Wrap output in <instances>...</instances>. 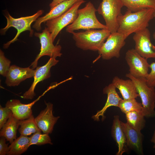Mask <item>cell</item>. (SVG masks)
<instances>
[{"instance_id": "obj_1", "label": "cell", "mask_w": 155, "mask_h": 155, "mask_svg": "<svg viewBox=\"0 0 155 155\" xmlns=\"http://www.w3.org/2000/svg\"><path fill=\"white\" fill-rule=\"evenodd\" d=\"M155 9L148 8L136 12L127 10L117 19L118 28L117 32L124 35L127 38L131 34L135 33L149 25L150 22L154 18Z\"/></svg>"}, {"instance_id": "obj_2", "label": "cell", "mask_w": 155, "mask_h": 155, "mask_svg": "<svg viewBox=\"0 0 155 155\" xmlns=\"http://www.w3.org/2000/svg\"><path fill=\"white\" fill-rule=\"evenodd\" d=\"M76 46L83 50L98 51L111 33L107 29L71 32Z\"/></svg>"}, {"instance_id": "obj_3", "label": "cell", "mask_w": 155, "mask_h": 155, "mask_svg": "<svg viewBox=\"0 0 155 155\" xmlns=\"http://www.w3.org/2000/svg\"><path fill=\"white\" fill-rule=\"evenodd\" d=\"M96 11L97 9L93 4L91 1L88 2L84 7L78 9L77 18L73 23L66 27V32L71 33L80 29H107L106 25L97 19Z\"/></svg>"}, {"instance_id": "obj_4", "label": "cell", "mask_w": 155, "mask_h": 155, "mask_svg": "<svg viewBox=\"0 0 155 155\" xmlns=\"http://www.w3.org/2000/svg\"><path fill=\"white\" fill-rule=\"evenodd\" d=\"M126 76L131 80L134 83L137 92L140 97L143 106L142 112L145 117H155V87L149 86L147 84L146 78H137L129 73Z\"/></svg>"}, {"instance_id": "obj_5", "label": "cell", "mask_w": 155, "mask_h": 155, "mask_svg": "<svg viewBox=\"0 0 155 155\" xmlns=\"http://www.w3.org/2000/svg\"><path fill=\"white\" fill-rule=\"evenodd\" d=\"M43 10H39L32 15L17 18H13L7 12L5 16L7 20V25L4 28L1 29L0 33L2 35H4L8 29L11 27L15 28L17 30V33L13 39L4 44V48H7L10 44L18 40V37L23 32L27 30L29 31L30 36H32L34 31L31 28V25L43 13Z\"/></svg>"}, {"instance_id": "obj_6", "label": "cell", "mask_w": 155, "mask_h": 155, "mask_svg": "<svg viewBox=\"0 0 155 155\" xmlns=\"http://www.w3.org/2000/svg\"><path fill=\"white\" fill-rule=\"evenodd\" d=\"M123 6L121 0H102L98 7L97 11L103 17L107 29L111 33L117 32V19L122 14Z\"/></svg>"}, {"instance_id": "obj_7", "label": "cell", "mask_w": 155, "mask_h": 155, "mask_svg": "<svg viewBox=\"0 0 155 155\" xmlns=\"http://www.w3.org/2000/svg\"><path fill=\"white\" fill-rule=\"evenodd\" d=\"M85 0L79 1L60 16L47 21L46 25L51 33L54 42L60 32L65 27L73 23L77 18L78 11Z\"/></svg>"}, {"instance_id": "obj_8", "label": "cell", "mask_w": 155, "mask_h": 155, "mask_svg": "<svg viewBox=\"0 0 155 155\" xmlns=\"http://www.w3.org/2000/svg\"><path fill=\"white\" fill-rule=\"evenodd\" d=\"M35 36L38 37L41 44L40 52L30 66L32 69L36 67L38 61L42 56L46 55L51 57H60L61 47L60 45H54L51 33L47 28L45 27L41 33L35 32Z\"/></svg>"}, {"instance_id": "obj_9", "label": "cell", "mask_w": 155, "mask_h": 155, "mask_svg": "<svg viewBox=\"0 0 155 155\" xmlns=\"http://www.w3.org/2000/svg\"><path fill=\"white\" fill-rule=\"evenodd\" d=\"M126 38L124 35L117 32L111 33L98 51L99 55L104 60L119 58L120 51L125 45Z\"/></svg>"}, {"instance_id": "obj_10", "label": "cell", "mask_w": 155, "mask_h": 155, "mask_svg": "<svg viewBox=\"0 0 155 155\" xmlns=\"http://www.w3.org/2000/svg\"><path fill=\"white\" fill-rule=\"evenodd\" d=\"M125 58L129 67L130 75L135 78H146L150 68L147 59L141 56L134 49L127 50Z\"/></svg>"}, {"instance_id": "obj_11", "label": "cell", "mask_w": 155, "mask_h": 155, "mask_svg": "<svg viewBox=\"0 0 155 155\" xmlns=\"http://www.w3.org/2000/svg\"><path fill=\"white\" fill-rule=\"evenodd\" d=\"M150 32L148 28L135 33L133 39L135 49L141 56L147 59L155 58V46L151 42Z\"/></svg>"}, {"instance_id": "obj_12", "label": "cell", "mask_w": 155, "mask_h": 155, "mask_svg": "<svg viewBox=\"0 0 155 155\" xmlns=\"http://www.w3.org/2000/svg\"><path fill=\"white\" fill-rule=\"evenodd\" d=\"M56 58L55 57H51L45 65L36 67L33 82L29 89L23 94L22 97L24 99H32L36 95L34 90L37 84L39 82L50 77L51 68L59 62Z\"/></svg>"}, {"instance_id": "obj_13", "label": "cell", "mask_w": 155, "mask_h": 155, "mask_svg": "<svg viewBox=\"0 0 155 155\" xmlns=\"http://www.w3.org/2000/svg\"><path fill=\"white\" fill-rule=\"evenodd\" d=\"M46 106L35 118L36 122L39 128L43 133H51L55 125L60 117H55L53 113V104L51 102L44 101Z\"/></svg>"}, {"instance_id": "obj_14", "label": "cell", "mask_w": 155, "mask_h": 155, "mask_svg": "<svg viewBox=\"0 0 155 155\" xmlns=\"http://www.w3.org/2000/svg\"><path fill=\"white\" fill-rule=\"evenodd\" d=\"M35 72V70L30 67L22 68L12 65L6 77L5 83L9 86H18L26 79L34 77Z\"/></svg>"}, {"instance_id": "obj_15", "label": "cell", "mask_w": 155, "mask_h": 155, "mask_svg": "<svg viewBox=\"0 0 155 155\" xmlns=\"http://www.w3.org/2000/svg\"><path fill=\"white\" fill-rule=\"evenodd\" d=\"M82 0H66L60 3L51 9L45 16L39 17L35 21L33 27L38 31L41 30L42 23L60 16L75 3Z\"/></svg>"}, {"instance_id": "obj_16", "label": "cell", "mask_w": 155, "mask_h": 155, "mask_svg": "<svg viewBox=\"0 0 155 155\" xmlns=\"http://www.w3.org/2000/svg\"><path fill=\"white\" fill-rule=\"evenodd\" d=\"M121 123L125 135L127 147L138 154H143L142 135L141 131L133 129L127 123L121 121Z\"/></svg>"}, {"instance_id": "obj_17", "label": "cell", "mask_w": 155, "mask_h": 155, "mask_svg": "<svg viewBox=\"0 0 155 155\" xmlns=\"http://www.w3.org/2000/svg\"><path fill=\"white\" fill-rule=\"evenodd\" d=\"M41 96L27 104L22 103L19 100L11 99L7 102L5 106L11 111L13 115L15 118L19 120H23L29 118L32 115V108Z\"/></svg>"}, {"instance_id": "obj_18", "label": "cell", "mask_w": 155, "mask_h": 155, "mask_svg": "<svg viewBox=\"0 0 155 155\" xmlns=\"http://www.w3.org/2000/svg\"><path fill=\"white\" fill-rule=\"evenodd\" d=\"M116 88L115 86L111 83L103 89L104 94L107 95V99L103 108L92 117V118L94 121H98L100 116L102 117V120L103 121L105 119L104 114L109 107L113 106L118 107L122 99L116 92Z\"/></svg>"}, {"instance_id": "obj_19", "label": "cell", "mask_w": 155, "mask_h": 155, "mask_svg": "<svg viewBox=\"0 0 155 155\" xmlns=\"http://www.w3.org/2000/svg\"><path fill=\"white\" fill-rule=\"evenodd\" d=\"M111 132L112 136L118 147L116 155H122L126 152L127 147L125 135L118 115L114 116Z\"/></svg>"}, {"instance_id": "obj_20", "label": "cell", "mask_w": 155, "mask_h": 155, "mask_svg": "<svg viewBox=\"0 0 155 155\" xmlns=\"http://www.w3.org/2000/svg\"><path fill=\"white\" fill-rule=\"evenodd\" d=\"M112 83L119 90L124 100L136 98L139 96L134 83L129 79L125 80L115 76Z\"/></svg>"}, {"instance_id": "obj_21", "label": "cell", "mask_w": 155, "mask_h": 155, "mask_svg": "<svg viewBox=\"0 0 155 155\" xmlns=\"http://www.w3.org/2000/svg\"><path fill=\"white\" fill-rule=\"evenodd\" d=\"M21 120L12 115L3 125L0 131V136L5 137L11 144L17 138V130L20 125Z\"/></svg>"}, {"instance_id": "obj_22", "label": "cell", "mask_w": 155, "mask_h": 155, "mask_svg": "<svg viewBox=\"0 0 155 155\" xmlns=\"http://www.w3.org/2000/svg\"><path fill=\"white\" fill-rule=\"evenodd\" d=\"M31 146L30 137L20 135L9 146L7 155H20L27 150Z\"/></svg>"}, {"instance_id": "obj_23", "label": "cell", "mask_w": 155, "mask_h": 155, "mask_svg": "<svg viewBox=\"0 0 155 155\" xmlns=\"http://www.w3.org/2000/svg\"><path fill=\"white\" fill-rule=\"evenodd\" d=\"M127 10L136 12L144 9H155V0H121Z\"/></svg>"}, {"instance_id": "obj_24", "label": "cell", "mask_w": 155, "mask_h": 155, "mask_svg": "<svg viewBox=\"0 0 155 155\" xmlns=\"http://www.w3.org/2000/svg\"><path fill=\"white\" fill-rule=\"evenodd\" d=\"M127 123L138 131L144 128L145 124V117L142 112L132 111L125 113Z\"/></svg>"}, {"instance_id": "obj_25", "label": "cell", "mask_w": 155, "mask_h": 155, "mask_svg": "<svg viewBox=\"0 0 155 155\" xmlns=\"http://www.w3.org/2000/svg\"><path fill=\"white\" fill-rule=\"evenodd\" d=\"M19 132L20 135L28 136L37 132H41L32 115L29 118L21 120Z\"/></svg>"}, {"instance_id": "obj_26", "label": "cell", "mask_w": 155, "mask_h": 155, "mask_svg": "<svg viewBox=\"0 0 155 155\" xmlns=\"http://www.w3.org/2000/svg\"><path fill=\"white\" fill-rule=\"evenodd\" d=\"M123 113L132 111L142 112L143 106L142 103L137 102L135 98L128 100L122 99L118 106Z\"/></svg>"}, {"instance_id": "obj_27", "label": "cell", "mask_w": 155, "mask_h": 155, "mask_svg": "<svg viewBox=\"0 0 155 155\" xmlns=\"http://www.w3.org/2000/svg\"><path fill=\"white\" fill-rule=\"evenodd\" d=\"M41 132H37L30 137V145H42L46 144L52 145L53 143L49 134L41 133Z\"/></svg>"}, {"instance_id": "obj_28", "label": "cell", "mask_w": 155, "mask_h": 155, "mask_svg": "<svg viewBox=\"0 0 155 155\" xmlns=\"http://www.w3.org/2000/svg\"><path fill=\"white\" fill-rule=\"evenodd\" d=\"M11 61L5 56L4 52L0 50V74L4 77H6L10 67Z\"/></svg>"}, {"instance_id": "obj_29", "label": "cell", "mask_w": 155, "mask_h": 155, "mask_svg": "<svg viewBox=\"0 0 155 155\" xmlns=\"http://www.w3.org/2000/svg\"><path fill=\"white\" fill-rule=\"evenodd\" d=\"M13 115L11 111L6 107L0 105V129L6 123L9 119Z\"/></svg>"}, {"instance_id": "obj_30", "label": "cell", "mask_w": 155, "mask_h": 155, "mask_svg": "<svg viewBox=\"0 0 155 155\" xmlns=\"http://www.w3.org/2000/svg\"><path fill=\"white\" fill-rule=\"evenodd\" d=\"M151 69L150 72L146 78V83L150 87H155V62H153L150 64Z\"/></svg>"}, {"instance_id": "obj_31", "label": "cell", "mask_w": 155, "mask_h": 155, "mask_svg": "<svg viewBox=\"0 0 155 155\" xmlns=\"http://www.w3.org/2000/svg\"><path fill=\"white\" fill-rule=\"evenodd\" d=\"M6 138L0 136V155H7L9 150L8 144H6Z\"/></svg>"}, {"instance_id": "obj_32", "label": "cell", "mask_w": 155, "mask_h": 155, "mask_svg": "<svg viewBox=\"0 0 155 155\" xmlns=\"http://www.w3.org/2000/svg\"><path fill=\"white\" fill-rule=\"evenodd\" d=\"M65 0H53L52 2L49 4L51 9H52L60 3Z\"/></svg>"}, {"instance_id": "obj_33", "label": "cell", "mask_w": 155, "mask_h": 155, "mask_svg": "<svg viewBox=\"0 0 155 155\" xmlns=\"http://www.w3.org/2000/svg\"><path fill=\"white\" fill-rule=\"evenodd\" d=\"M151 142L154 143L153 148H155V130L154 132L153 135L151 140Z\"/></svg>"}, {"instance_id": "obj_34", "label": "cell", "mask_w": 155, "mask_h": 155, "mask_svg": "<svg viewBox=\"0 0 155 155\" xmlns=\"http://www.w3.org/2000/svg\"><path fill=\"white\" fill-rule=\"evenodd\" d=\"M154 18H155V11L154 13ZM153 38L155 39V32L153 33Z\"/></svg>"}]
</instances>
